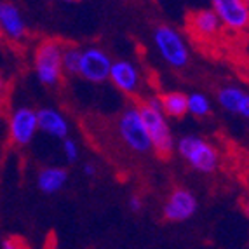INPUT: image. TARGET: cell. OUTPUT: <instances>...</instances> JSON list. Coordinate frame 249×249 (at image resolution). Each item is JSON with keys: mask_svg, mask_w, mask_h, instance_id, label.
Returning a JSON list of instances; mask_svg holds the SVG:
<instances>
[{"mask_svg": "<svg viewBox=\"0 0 249 249\" xmlns=\"http://www.w3.org/2000/svg\"><path fill=\"white\" fill-rule=\"evenodd\" d=\"M175 152L197 175L211 176L221 167V150L202 134L187 133L176 138Z\"/></svg>", "mask_w": 249, "mask_h": 249, "instance_id": "6da1fadb", "label": "cell"}, {"mask_svg": "<svg viewBox=\"0 0 249 249\" xmlns=\"http://www.w3.org/2000/svg\"><path fill=\"white\" fill-rule=\"evenodd\" d=\"M152 46L160 61L169 70H187L192 61V49L187 35L169 23H159L152 30Z\"/></svg>", "mask_w": 249, "mask_h": 249, "instance_id": "7a4b0ae2", "label": "cell"}, {"mask_svg": "<svg viewBox=\"0 0 249 249\" xmlns=\"http://www.w3.org/2000/svg\"><path fill=\"white\" fill-rule=\"evenodd\" d=\"M138 108H140L145 127L148 131L154 154L159 155V157H171L175 154L176 138L175 133H173V127L169 124V119L162 112L157 94L145 96L138 103Z\"/></svg>", "mask_w": 249, "mask_h": 249, "instance_id": "3957f363", "label": "cell"}, {"mask_svg": "<svg viewBox=\"0 0 249 249\" xmlns=\"http://www.w3.org/2000/svg\"><path fill=\"white\" fill-rule=\"evenodd\" d=\"M115 133L122 146L131 154L145 157L154 152L138 103H131L122 108L115 119Z\"/></svg>", "mask_w": 249, "mask_h": 249, "instance_id": "277c9868", "label": "cell"}, {"mask_svg": "<svg viewBox=\"0 0 249 249\" xmlns=\"http://www.w3.org/2000/svg\"><path fill=\"white\" fill-rule=\"evenodd\" d=\"M63 44L54 38L42 40L34 53V71L37 80L46 88H58L63 80Z\"/></svg>", "mask_w": 249, "mask_h": 249, "instance_id": "5b68a950", "label": "cell"}, {"mask_svg": "<svg viewBox=\"0 0 249 249\" xmlns=\"http://www.w3.org/2000/svg\"><path fill=\"white\" fill-rule=\"evenodd\" d=\"M112 63V54L103 46L88 44L82 47V53H80V65L77 77H80L84 82L92 84V86H101V84L108 82Z\"/></svg>", "mask_w": 249, "mask_h": 249, "instance_id": "8992f818", "label": "cell"}, {"mask_svg": "<svg viewBox=\"0 0 249 249\" xmlns=\"http://www.w3.org/2000/svg\"><path fill=\"white\" fill-rule=\"evenodd\" d=\"M108 82L113 89L127 98H136L143 92L145 88V75L143 68L131 58H117L113 59Z\"/></svg>", "mask_w": 249, "mask_h": 249, "instance_id": "52a82bcc", "label": "cell"}, {"mask_svg": "<svg viewBox=\"0 0 249 249\" xmlns=\"http://www.w3.org/2000/svg\"><path fill=\"white\" fill-rule=\"evenodd\" d=\"M199 211V199L190 188L176 187L162 204V218L167 223H185Z\"/></svg>", "mask_w": 249, "mask_h": 249, "instance_id": "ba28073f", "label": "cell"}, {"mask_svg": "<svg viewBox=\"0 0 249 249\" xmlns=\"http://www.w3.org/2000/svg\"><path fill=\"white\" fill-rule=\"evenodd\" d=\"M214 101L225 113L242 121H249V88L242 84H220L214 91Z\"/></svg>", "mask_w": 249, "mask_h": 249, "instance_id": "9c48e42d", "label": "cell"}, {"mask_svg": "<svg viewBox=\"0 0 249 249\" xmlns=\"http://www.w3.org/2000/svg\"><path fill=\"white\" fill-rule=\"evenodd\" d=\"M9 138L16 146H28L38 133L37 110L32 107H16L9 117Z\"/></svg>", "mask_w": 249, "mask_h": 249, "instance_id": "30bf717a", "label": "cell"}, {"mask_svg": "<svg viewBox=\"0 0 249 249\" xmlns=\"http://www.w3.org/2000/svg\"><path fill=\"white\" fill-rule=\"evenodd\" d=\"M211 11L221 21L223 30L241 34L249 30V5L244 0H209Z\"/></svg>", "mask_w": 249, "mask_h": 249, "instance_id": "8fae6325", "label": "cell"}, {"mask_svg": "<svg viewBox=\"0 0 249 249\" xmlns=\"http://www.w3.org/2000/svg\"><path fill=\"white\" fill-rule=\"evenodd\" d=\"M187 30L194 38L200 42H213L223 32L221 21L218 19L211 7L197 9L187 18Z\"/></svg>", "mask_w": 249, "mask_h": 249, "instance_id": "7c38bea8", "label": "cell"}, {"mask_svg": "<svg viewBox=\"0 0 249 249\" xmlns=\"http://www.w3.org/2000/svg\"><path fill=\"white\" fill-rule=\"evenodd\" d=\"M0 34L13 42L25 40L28 35V26L21 9L7 0L0 2Z\"/></svg>", "mask_w": 249, "mask_h": 249, "instance_id": "4fadbf2b", "label": "cell"}, {"mask_svg": "<svg viewBox=\"0 0 249 249\" xmlns=\"http://www.w3.org/2000/svg\"><path fill=\"white\" fill-rule=\"evenodd\" d=\"M38 131L54 140H65L70 136V121L56 107H42L37 110Z\"/></svg>", "mask_w": 249, "mask_h": 249, "instance_id": "5bb4252c", "label": "cell"}, {"mask_svg": "<svg viewBox=\"0 0 249 249\" xmlns=\"http://www.w3.org/2000/svg\"><path fill=\"white\" fill-rule=\"evenodd\" d=\"M37 188L46 194L54 196L59 194L68 185V171L61 166H46L37 173Z\"/></svg>", "mask_w": 249, "mask_h": 249, "instance_id": "9a60e30c", "label": "cell"}, {"mask_svg": "<svg viewBox=\"0 0 249 249\" xmlns=\"http://www.w3.org/2000/svg\"><path fill=\"white\" fill-rule=\"evenodd\" d=\"M159 103L164 115L167 119L179 121L183 117H187V92L183 91H164L157 94Z\"/></svg>", "mask_w": 249, "mask_h": 249, "instance_id": "2e32d148", "label": "cell"}, {"mask_svg": "<svg viewBox=\"0 0 249 249\" xmlns=\"http://www.w3.org/2000/svg\"><path fill=\"white\" fill-rule=\"evenodd\" d=\"M187 113L197 121H204L213 115V100L202 91L187 92Z\"/></svg>", "mask_w": 249, "mask_h": 249, "instance_id": "e0dca14e", "label": "cell"}, {"mask_svg": "<svg viewBox=\"0 0 249 249\" xmlns=\"http://www.w3.org/2000/svg\"><path fill=\"white\" fill-rule=\"evenodd\" d=\"M80 53H82V47L79 46H63V71L65 75H77L80 65Z\"/></svg>", "mask_w": 249, "mask_h": 249, "instance_id": "ac0fdd59", "label": "cell"}, {"mask_svg": "<svg viewBox=\"0 0 249 249\" xmlns=\"http://www.w3.org/2000/svg\"><path fill=\"white\" fill-rule=\"evenodd\" d=\"M61 154L68 164H75L80 159V145L73 136L61 140Z\"/></svg>", "mask_w": 249, "mask_h": 249, "instance_id": "d6986e66", "label": "cell"}, {"mask_svg": "<svg viewBox=\"0 0 249 249\" xmlns=\"http://www.w3.org/2000/svg\"><path fill=\"white\" fill-rule=\"evenodd\" d=\"M127 208L131 213L138 214V213H142L143 208H145V200H143L142 196H138V194H133V196L127 199Z\"/></svg>", "mask_w": 249, "mask_h": 249, "instance_id": "ffe728a7", "label": "cell"}, {"mask_svg": "<svg viewBox=\"0 0 249 249\" xmlns=\"http://www.w3.org/2000/svg\"><path fill=\"white\" fill-rule=\"evenodd\" d=\"M82 173L84 176H88V178H96L98 176V173H100V169H98V166H96L94 162H86L82 166Z\"/></svg>", "mask_w": 249, "mask_h": 249, "instance_id": "44dd1931", "label": "cell"}, {"mask_svg": "<svg viewBox=\"0 0 249 249\" xmlns=\"http://www.w3.org/2000/svg\"><path fill=\"white\" fill-rule=\"evenodd\" d=\"M2 249H21V246L16 239H11V237H9V239L2 241Z\"/></svg>", "mask_w": 249, "mask_h": 249, "instance_id": "7402d4cb", "label": "cell"}, {"mask_svg": "<svg viewBox=\"0 0 249 249\" xmlns=\"http://www.w3.org/2000/svg\"><path fill=\"white\" fill-rule=\"evenodd\" d=\"M242 211H244V214H246V218L249 220V196L244 199V202H242Z\"/></svg>", "mask_w": 249, "mask_h": 249, "instance_id": "603a6c76", "label": "cell"}, {"mask_svg": "<svg viewBox=\"0 0 249 249\" xmlns=\"http://www.w3.org/2000/svg\"><path fill=\"white\" fill-rule=\"evenodd\" d=\"M4 89H5V80H4V75L0 73V94L4 92Z\"/></svg>", "mask_w": 249, "mask_h": 249, "instance_id": "cb8c5ba5", "label": "cell"}, {"mask_svg": "<svg viewBox=\"0 0 249 249\" xmlns=\"http://www.w3.org/2000/svg\"><path fill=\"white\" fill-rule=\"evenodd\" d=\"M61 2H68V4H73V2H79V0H61Z\"/></svg>", "mask_w": 249, "mask_h": 249, "instance_id": "d4e9b609", "label": "cell"}, {"mask_svg": "<svg viewBox=\"0 0 249 249\" xmlns=\"http://www.w3.org/2000/svg\"><path fill=\"white\" fill-rule=\"evenodd\" d=\"M244 2H246V4H248V5H249V0H244Z\"/></svg>", "mask_w": 249, "mask_h": 249, "instance_id": "484cf974", "label": "cell"}]
</instances>
